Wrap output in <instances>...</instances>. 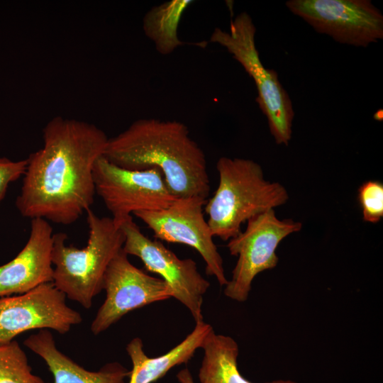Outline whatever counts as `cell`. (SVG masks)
I'll list each match as a JSON object with an SVG mask.
<instances>
[{
    "label": "cell",
    "instance_id": "cell-1",
    "mask_svg": "<svg viewBox=\"0 0 383 383\" xmlns=\"http://www.w3.org/2000/svg\"><path fill=\"white\" fill-rule=\"evenodd\" d=\"M109 138L89 122L50 119L43 129V147L27 158L15 203L20 214L65 226L77 221L94 203V166Z\"/></svg>",
    "mask_w": 383,
    "mask_h": 383
},
{
    "label": "cell",
    "instance_id": "cell-2",
    "mask_svg": "<svg viewBox=\"0 0 383 383\" xmlns=\"http://www.w3.org/2000/svg\"><path fill=\"white\" fill-rule=\"evenodd\" d=\"M104 157L130 170H160L177 198L207 199L210 179L204 150L177 121L141 118L109 138Z\"/></svg>",
    "mask_w": 383,
    "mask_h": 383
},
{
    "label": "cell",
    "instance_id": "cell-3",
    "mask_svg": "<svg viewBox=\"0 0 383 383\" xmlns=\"http://www.w3.org/2000/svg\"><path fill=\"white\" fill-rule=\"evenodd\" d=\"M216 170L218 187L204 206L213 237L229 240L249 219L289 199L285 187L266 180L261 166L252 160L221 157Z\"/></svg>",
    "mask_w": 383,
    "mask_h": 383
},
{
    "label": "cell",
    "instance_id": "cell-4",
    "mask_svg": "<svg viewBox=\"0 0 383 383\" xmlns=\"http://www.w3.org/2000/svg\"><path fill=\"white\" fill-rule=\"evenodd\" d=\"M89 238L84 248L67 245V235H52V283L66 297L91 308L93 299L101 292L108 266L123 248L125 237L111 217H99L86 211Z\"/></svg>",
    "mask_w": 383,
    "mask_h": 383
},
{
    "label": "cell",
    "instance_id": "cell-5",
    "mask_svg": "<svg viewBox=\"0 0 383 383\" xmlns=\"http://www.w3.org/2000/svg\"><path fill=\"white\" fill-rule=\"evenodd\" d=\"M255 33L251 16L241 12L231 20L229 30L216 28L210 41L226 49L252 78L257 91L256 101L267 118L272 135L277 144L288 145L294 117L292 102L277 72L262 65L255 45Z\"/></svg>",
    "mask_w": 383,
    "mask_h": 383
},
{
    "label": "cell",
    "instance_id": "cell-6",
    "mask_svg": "<svg viewBox=\"0 0 383 383\" xmlns=\"http://www.w3.org/2000/svg\"><path fill=\"white\" fill-rule=\"evenodd\" d=\"M244 231L230 239L227 248L238 257L224 294L239 302L248 299L254 278L260 272L275 267L279 258L276 249L287 235L299 232L301 222L279 219L274 209L249 219Z\"/></svg>",
    "mask_w": 383,
    "mask_h": 383
},
{
    "label": "cell",
    "instance_id": "cell-7",
    "mask_svg": "<svg viewBox=\"0 0 383 383\" xmlns=\"http://www.w3.org/2000/svg\"><path fill=\"white\" fill-rule=\"evenodd\" d=\"M93 176L96 194L118 226L136 212L164 209L177 199L157 168L126 170L102 156L94 164Z\"/></svg>",
    "mask_w": 383,
    "mask_h": 383
},
{
    "label": "cell",
    "instance_id": "cell-8",
    "mask_svg": "<svg viewBox=\"0 0 383 383\" xmlns=\"http://www.w3.org/2000/svg\"><path fill=\"white\" fill-rule=\"evenodd\" d=\"M119 226L125 237L123 251L138 257L148 271L157 274L170 288L172 297L189 309L196 323L204 321L203 298L210 283L201 274L196 262L190 258H179L160 240L144 235L132 216Z\"/></svg>",
    "mask_w": 383,
    "mask_h": 383
},
{
    "label": "cell",
    "instance_id": "cell-9",
    "mask_svg": "<svg viewBox=\"0 0 383 383\" xmlns=\"http://www.w3.org/2000/svg\"><path fill=\"white\" fill-rule=\"evenodd\" d=\"M288 9L335 41L367 48L383 39V15L370 0H289Z\"/></svg>",
    "mask_w": 383,
    "mask_h": 383
},
{
    "label": "cell",
    "instance_id": "cell-10",
    "mask_svg": "<svg viewBox=\"0 0 383 383\" xmlns=\"http://www.w3.org/2000/svg\"><path fill=\"white\" fill-rule=\"evenodd\" d=\"M207 199L177 198L168 207L135 213L154 233L155 238L188 245L196 250L206 263V272L213 276L221 286H226L223 259L213 241V235L204 217Z\"/></svg>",
    "mask_w": 383,
    "mask_h": 383
},
{
    "label": "cell",
    "instance_id": "cell-11",
    "mask_svg": "<svg viewBox=\"0 0 383 383\" xmlns=\"http://www.w3.org/2000/svg\"><path fill=\"white\" fill-rule=\"evenodd\" d=\"M82 321L81 314L67 304L65 294L52 282L0 298V344L30 330L52 329L65 334Z\"/></svg>",
    "mask_w": 383,
    "mask_h": 383
},
{
    "label": "cell",
    "instance_id": "cell-12",
    "mask_svg": "<svg viewBox=\"0 0 383 383\" xmlns=\"http://www.w3.org/2000/svg\"><path fill=\"white\" fill-rule=\"evenodd\" d=\"M103 289L106 299L91 324L94 335L107 330L134 309L172 297L165 282L133 265L123 248L107 267Z\"/></svg>",
    "mask_w": 383,
    "mask_h": 383
},
{
    "label": "cell",
    "instance_id": "cell-13",
    "mask_svg": "<svg viewBox=\"0 0 383 383\" xmlns=\"http://www.w3.org/2000/svg\"><path fill=\"white\" fill-rule=\"evenodd\" d=\"M53 234L48 221L31 219L30 235L23 249L11 261L0 265V298L52 282Z\"/></svg>",
    "mask_w": 383,
    "mask_h": 383
},
{
    "label": "cell",
    "instance_id": "cell-14",
    "mask_svg": "<svg viewBox=\"0 0 383 383\" xmlns=\"http://www.w3.org/2000/svg\"><path fill=\"white\" fill-rule=\"evenodd\" d=\"M23 343L45 362L54 383H124L130 375L131 370L118 362L108 363L97 372L87 370L57 349L48 329L30 335Z\"/></svg>",
    "mask_w": 383,
    "mask_h": 383
},
{
    "label": "cell",
    "instance_id": "cell-15",
    "mask_svg": "<svg viewBox=\"0 0 383 383\" xmlns=\"http://www.w3.org/2000/svg\"><path fill=\"white\" fill-rule=\"evenodd\" d=\"M212 330L211 326L204 321L196 322L192 333L179 344L156 357H149L145 353L140 338L132 339L126 346L133 365L128 383H152L165 376L173 367L187 363L196 350L201 348Z\"/></svg>",
    "mask_w": 383,
    "mask_h": 383
},
{
    "label": "cell",
    "instance_id": "cell-16",
    "mask_svg": "<svg viewBox=\"0 0 383 383\" xmlns=\"http://www.w3.org/2000/svg\"><path fill=\"white\" fill-rule=\"evenodd\" d=\"M204 357L199 370L201 383H252L238 368V345L228 335L216 334L213 329L205 338L201 348ZM267 383H297L279 379Z\"/></svg>",
    "mask_w": 383,
    "mask_h": 383
},
{
    "label": "cell",
    "instance_id": "cell-17",
    "mask_svg": "<svg viewBox=\"0 0 383 383\" xmlns=\"http://www.w3.org/2000/svg\"><path fill=\"white\" fill-rule=\"evenodd\" d=\"M192 2L172 0L152 7L145 13L143 21L144 33L160 54L170 55L184 44L178 37V28L184 13Z\"/></svg>",
    "mask_w": 383,
    "mask_h": 383
},
{
    "label": "cell",
    "instance_id": "cell-18",
    "mask_svg": "<svg viewBox=\"0 0 383 383\" xmlns=\"http://www.w3.org/2000/svg\"><path fill=\"white\" fill-rule=\"evenodd\" d=\"M0 383H45L32 372L17 341L0 344Z\"/></svg>",
    "mask_w": 383,
    "mask_h": 383
},
{
    "label": "cell",
    "instance_id": "cell-19",
    "mask_svg": "<svg viewBox=\"0 0 383 383\" xmlns=\"http://www.w3.org/2000/svg\"><path fill=\"white\" fill-rule=\"evenodd\" d=\"M357 199L364 221L378 223L383 217V184L377 180H368L358 189Z\"/></svg>",
    "mask_w": 383,
    "mask_h": 383
},
{
    "label": "cell",
    "instance_id": "cell-20",
    "mask_svg": "<svg viewBox=\"0 0 383 383\" xmlns=\"http://www.w3.org/2000/svg\"><path fill=\"white\" fill-rule=\"evenodd\" d=\"M27 163V158L18 161L0 158V204L6 196L9 185L23 176Z\"/></svg>",
    "mask_w": 383,
    "mask_h": 383
},
{
    "label": "cell",
    "instance_id": "cell-21",
    "mask_svg": "<svg viewBox=\"0 0 383 383\" xmlns=\"http://www.w3.org/2000/svg\"><path fill=\"white\" fill-rule=\"evenodd\" d=\"M177 377L180 383H194L192 376L187 368L179 372Z\"/></svg>",
    "mask_w": 383,
    "mask_h": 383
}]
</instances>
